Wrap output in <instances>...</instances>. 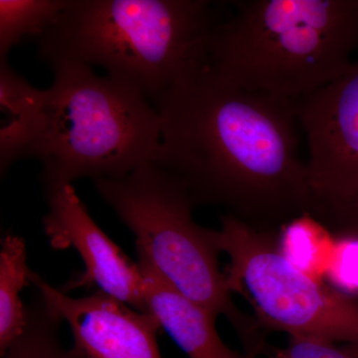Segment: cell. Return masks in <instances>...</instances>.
<instances>
[{
    "instance_id": "13",
    "label": "cell",
    "mask_w": 358,
    "mask_h": 358,
    "mask_svg": "<svg viewBox=\"0 0 358 358\" xmlns=\"http://www.w3.org/2000/svg\"><path fill=\"white\" fill-rule=\"evenodd\" d=\"M282 253L301 271L324 282L334 265L336 240L320 219L305 213L292 219L278 232Z\"/></svg>"
},
{
    "instance_id": "6",
    "label": "cell",
    "mask_w": 358,
    "mask_h": 358,
    "mask_svg": "<svg viewBox=\"0 0 358 358\" xmlns=\"http://www.w3.org/2000/svg\"><path fill=\"white\" fill-rule=\"evenodd\" d=\"M215 238L230 259L223 272L228 289L252 306L263 331L358 345V300L294 266L282 253L278 232L223 214Z\"/></svg>"
},
{
    "instance_id": "10",
    "label": "cell",
    "mask_w": 358,
    "mask_h": 358,
    "mask_svg": "<svg viewBox=\"0 0 358 358\" xmlns=\"http://www.w3.org/2000/svg\"><path fill=\"white\" fill-rule=\"evenodd\" d=\"M148 313L188 358H248L231 350L216 331V317L173 288L145 259L138 257Z\"/></svg>"
},
{
    "instance_id": "15",
    "label": "cell",
    "mask_w": 358,
    "mask_h": 358,
    "mask_svg": "<svg viewBox=\"0 0 358 358\" xmlns=\"http://www.w3.org/2000/svg\"><path fill=\"white\" fill-rule=\"evenodd\" d=\"M67 0H0V60L28 38L43 36Z\"/></svg>"
},
{
    "instance_id": "1",
    "label": "cell",
    "mask_w": 358,
    "mask_h": 358,
    "mask_svg": "<svg viewBox=\"0 0 358 358\" xmlns=\"http://www.w3.org/2000/svg\"><path fill=\"white\" fill-rule=\"evenodd\" d=\"M155 108L162 119L157 164L185 183L195 206L221 207L266 232L313 214L294 102L226 83L203 64Z\"/></svg>"
},
{
    "instance_id": "9",
    "label": "cell",
    "mask_w": 358,
    "mask_h": 358,
    "mask_svg": "<svg viewBox=\"0 0 358 358\" xmlns=\"http://www.w3.org/2000/svg\"><path fill=\"white\" fill-rule=\"evenodd\" d=\"M45 306L69 324L81 358H162L157 336L162 327L150 313H141L102 291L72 298L31 272Z\"/></svg>"
},
{
    "instance_id": "12",
    "label": "cell",
    "mask_w": 358,
    "mask_h": 358,
    "mask_svg": "<svg viewBox=\"0 0 358 358\" xmlns=\"http://www.w3.org/2000/svg\"><path fill=\"white\" fill-rule=\"evenodd\" d=\"M32 271L27 265L24 240L7 234L0 251V355L24 333L27 326V308L21 300V292L30 282Z\"/></svg>"
},
{
    "instance_id": "2",
    "label": "cell",
    "mask_w": 358,
    "mask_h": 358,
    "mask_svg": "<svg viewBox=\"0 0 358 358\" xmlns=\"http://www.w3.org/2000/svg\"><path fill=\"white\" fill-rule=\"evenodd\" d=\"M212 30L204 66L238 88L296 101L358 59V0H237Z\"/></svg>"
},
{
    "instance_id": "16",
    "label": "cell",
    "mask_w": 358,
    "mask_h": 358,
    "mask_svg": "<svg viewBox=\"0 0 358 358\" xmlns=\"http://www.w3.org/2000/svg\"><path fill=\"white\" fill-rule=\"evenodd\" d=\"M27 312L24 333L1 358H81L63 346L59 333L62 322L52 315L39 294Z\"/></svg>"
},
{
    "instance_id": "4",
    "label": "cell",
    "mask_w": 358,
    "mask_h": 358,
    "mask_svg": "<svg viewBox=\"0 0 358 358\" xmlns=\"http://www.w3.org/2000/svg\"><path fill=\"white\" fill-rule=\"evenodd\" d=\"M34 157L45 192L83 178H119L159 159L162 119L138 89L88 65L51 66Z\"/></svg>"
},
{
    "instance_id": "7",
    "label": "cell",
    "mask_w": 358,
    "mask_h": 358,
    "mask_svg": "<svg viewBox=\"0 0 358 358\" xmlns=\"http://www.w3.org/2000/svg\"><path fill=\"white\" fill-rule=\"evenodd\" d=\"M294 106L308 143L313 210L357 197L358 59L343 76Z\"/></svg>"
},
{
    "instance_id": "17",
    "label": "cell",
    "mask_w": 358,
    "mask_h": 358,
    "mask_svg": "<svg viewBox=\"0 0 358 358\" xmlns=\"http://www.w3.org/2000/svg\"><path fill=\"white\" fill-rule=\"evenodd\" d=\"M264 355L266 358H358V345L294 336L286 348L268 350Z\"/></svg>"
},
{
    "instance_id": "3",
    "label": "cell",
    "mask_w": 358,
    "mask_h": 358,
    "mask_svg": "<svg viewBox=\"0 0 358 358\" xmlns=\"http://www.w3.org/2000/svg\"><path fill=\"white\" fill-rule=\"evenodd\" d=\"M229 2L210 0H67L38 42L49 66L96 65L155 106L204 63L209 35Z\"/></svg>"
},
{
    "instance_id": "5",
    "label": "cell",
    "mask_w": 358,
    "mask_h": 358,
    "mask_svg": "<svg viewBox=\"0 0 358 358\" xmlns=\"http://www.w3.org/2000/svg\"><path fill=\"white\" fill-rule=\"evenodd\" d=\"M94 185L133 232L138 257L216 319L224 315L229 320L246 355L263 350L267 343L255 317L231 298L219 268L215 230L193 220L195 203L180 179L157 162H145L122 178L96 179Z\"/></svg>"
},
{
    "instance_id": "14",
    "label": "cell",
    "mask_w": 358,
    "mask_h": 358,
    "mask_svg": "<svg viewBox=\"0 0 358 358\" xmlns=\"http://www.w3.org/2000/svg\"><path fill=\"white\" fill-rule=\"evenodd\" d=\"M313 215L326 224L336 240V256L327 281L358 300V196L317 206Z\"/></svg>"
},
{
    "instance_id": "11",
    "label": "cell",
    "mask_w": 358,
    "mask_h": 358,
    "mask_svg": "<svg viewBox=\"0 0 358 358\" xmlns=\"http://www.w3.org/2000/svg\"><path fill=\"white\" fill-rule=\"evenodd\" d=\"M46 90L32 86L0 60V171L34 157L44 127Z\"/></svg>"
},
{
    "instance_id": "8",
    "label": "cell",
    "mask_w": 358,
    "mask_h": 358,
    "mask_svg": "<svg viewBox=\"0 0 358 358\" xmlns=\"http://www.w3.org/2000/svg\"><path fill=\"white\" fill-rule=\"evenodd\" d=\"M46 195L49 211L43 219L45 234L53 248L76 249L85 265L84 272L62 291L96 287L134 310L148 313L140 266L96 225L73 185L58 186Z\"/></svg>"
}]
</instances>
